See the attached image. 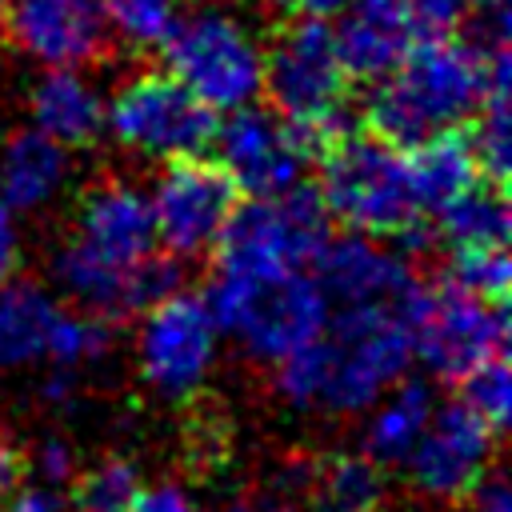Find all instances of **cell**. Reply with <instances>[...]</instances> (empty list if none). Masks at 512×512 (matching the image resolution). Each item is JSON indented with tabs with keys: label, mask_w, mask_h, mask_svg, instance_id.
<instances>
[{
	"label": "cell",
	"mask_w": 512,
	"mask_h": 512,
	"mask_svg": "<svg viewBox=\"0 0 512 512\" xmlns=\"http://www.w3.org/2000/svg\"><path fill=\"white\" fill-rule=\"evenodd\" d=\"M56 288L104 320L140 316L156 300L184 288L180 260L160 252L148 192L108 176L84 188L72 232L52 256Z\"/></svg>",
	"instance_id": "obj_1"
},
{
	"label": "cell",
	"mask_w": 512,
	"mask_h": 512,
	"mask_svg": "<svg viewBox=\"0 0 512 512\" xmlns=\"http://www.w3.org/2000/svg\"><path fill=\"white\" fill-rule=\"evenodd\" d=\"M412 364L408 308L344 304L328 312L320 336L284 356L276 392L296 412L360 416L368 412Z\"/></svg>",
	"instance_id": "obj_2"
},
{
	"label": "cell",
	"mask_w": 512,
	"mask_h": 512,
	"mask_svg": "<svg viewBox=\"0 0 512 512\" xmlns=\"http://www.w3.org/2000/svg\"><path fill=\"white\" fill-rule=\"evenodd\" d=\"M484 52L452 40V36H424L416 40L396 68L372 80V96L364 104V120L372 136L408 148L432 132L460 128L484 100Z\"/></svg>",
	"instance_id": "obj_3"
},
{
	"label": "cell",
	"mask_w": 512,
	"mask_h": 512,
	"mask_svg": "<svg viewBox=\"0 0 512 512\" xmlns=\"http://www.w3.org/2000/svg\"><path fill=\"white\" fill-rule=\"evenodd\" d=\"M320 184L316 196L348 232L372 240H400L416 244L428 232V212L416 196L404 148L380 136L340 132L320 156Z\"/></svg>",
	"instance_id": "obj_4"
},
{
	"label": "cell",
	"mask_w": 512,
	"mask_h": 512,
	"mask_svg": "<svg viewBox=\"0 0 512 512\" xmlns=\"http://www.w3.org/2000/svg\"><path fill=\"white\" fill-rule=\"evenodd\" d=\"M264 92L272 108L308 136L316 156L348 132V72L324 16L300 12L272 36L264 48Z\"/></svg>",
	"instance_id": "obj_5"
},
{
	"label": "cell",
	"mask_w": 512,
	"mask_h": 512,
	"mask_svg": "<svg viewBox=\"0 0 512 512\" xmlns=\"http://www.w3.org/2000/svg\"><path fill=\"white\" fill-rule=\"evenodd\" d=\"M200 296L220 336H232L260 364H280L284 356L304 348L312 336H320L332 312L312 268L268 280H232L212 272Z\"/></svg>",
	"instance_id": "obj_6"
},
{
	"label": "cell",
	"mask_w": 512,
	"mask_h": 512,
	"mask_svg": "<svg viewBox=\"0 0 512 512\" xmlns=\"http://www.w3.org/2000/svg\"><path fill=\"white\" fill-rule=\"evenodd\" d=\"M160 52L168 72L212 112L244 108L264 92V44L232 8L196 4L180 12Z\"/></svg>",
	"instance_id": "obj_7"
},
{
	"label": "cell",
	"mask_w": 512,
	"mask_h": 512,
	"mask_svg": "<svg viewBox=\"0 0 512 512\" xmlns=\"http://www.w3.org/2000/svg\"><path fill=\"white\" fill-rule=\"evenodd\" d=\"M328 224L332 220L316 188L296 184L280 196H252L248 204H236L232 220L212 244L216 276L268 280V276L312 268L316 252L332 236Z\"/></svg>",
	"instance_id": "obj_8"
},
{
	"label": "cell",
	"mask_w": 512,
	"mask_h": 512,
	"mask_svg": "<svg viewBox=\"0 0 512 512\" xmlns=\"http://www.w3.org/2000/svg\"><path fill=\"white\" fill-rule=\"evenodd\" d=\"M104 132L140 160H176L212 148L216 112L192 96L168 68H144L104 100Z\"/></svg>",
	"instance_id": "obj_9"
},
{
	"label": "cell",
	"mask_w": 512,
	"mask_h": 512,
	"mask_svg": "<svg viewBox=\"0 0 512 512\" xmlns=\"http://www.w3.org/2000/svg\"><path fill=\"white\" fill-rule=\"evenodd\" d=\"M412 324V356L440 380H456L488 356H500L508 344L504 304L480 300L452 284L448 276L436 284H420L408 304Z\"/></svg>",
	"instance_id": "obj_10"
},
{
	"label": "cell",
	"mask_w": 512,
	"mask_h": 512,
	"mask_svg": "<svg viewBox=\"0 0 512 512\" xmlns=\"http://www.w3.org/2000/svg\"><path fill=\"white\" fill-rule=\"evenodd\" d=\"M220 352V328L204 296L176 288L140 312L136 332V368L160 400H192Z\"/></svg>",
	"instance_id": "obj_11"
},
{
	"label": "cell",
	"mask_w": 512,
	"mask_h": 512,
	"mask_svg": "<svg viewBox=\"0 0 512 512\" xmlns=\"http://www.w3.org/2000/svg\"><path fill=\"white\" fill-rule=\"evenodd\" d=\"M148 204H152L156 244L168 256L188 260L212 252V244L220 240L224 224L240 204V188L216 160L196 152V156L164 160V168L148 188Z\"/></svg>",
	"instance_id": "obj_12"
},
{
	"label": "cell",
	"mask_w": 512,
	"mask_h": 512,
	"mask_svg": "<svg viewBox=\"0 0 512 512\" xmlns=\"http://www.w3.org/2000/svg\"><path fill=\"white\" fill-rule=\"evenodd\" d=\"M212 144L216 164L248 196H280L304 184V172L316 160L308 136L276 108H260L256 100L224 112V120H216Z\"/></svg>",
	"instance_id": "obj_13"
},
{
	"label": "cell",
	"mask_w": 512,
	"mask_h": 512,
	"mask_svg": "<svg viewBox=\"0 0 512 512\" xmlns=\"http://www.w3.org/2000/svg\"><path fill=\"white\" fill-rule=\"evenodd\" d=\"M496 456V428L476 416L464 400L452 404H436L428 428L420 432V440L412 444V452L404 456V472L408 484L436 504H452L464 500L492 468Z\"/></svg>",
	"instance_id": "obj_14"
},
{
	"label": "cell",
	"mask_w": 512,
	"mask_h": 512,
	"mask_svg": "<svg viewBox=\"0 0 512 512\" xmlns=\"http://www.w3.org/2000/svg\"><path fill=\"white\" fill-rule=\"evenodd\" d=\"M0 28L40 68H92L112 48L104 0H4Z\"/></svg>",
	"instance_id": "obj_15"
},
{
	"label": "cell",
	"mask_w": 512,
	"mask_h": 512,
	"mask_svg": "<svg viewBox=\"0 0 512 512\" xmlns=\"http://www.w3.org/2000/svg\"><path fill=\"white\" fill-rule=\"evenodd\" d=\"M312 276L324 288L332 308H344V304L408 308L420 288L412 264L396 248H388L384 240L360 236V232L328 236L312 260Z\"/></svg>",
	"instance_id": "obj_16"
},
{
	"label": "cell",
	"mask_w": 512,
	"mask_h": 512,
	"mask_svg": "<svg viewBox=\"0 0 512 512\" xmlns=\"http://www.w3.org/2000/svg\"><path fill=\"white\" fill-rule=\"evenodd\" d=\"M332 40L348 80H380L420 40L404 0H348L336 12Z\"/></svg>",
	"instance_id": "obj_17"
},
{
	"label": "cell",
	"mask_w": 512,
	"mask_h": 512,
	"mask_svg": "<svg viewBox=\"0 0 512 512\" xmlns=\"http://www.w3.org/2000/svg\"><path fill=\"white\" fill-rule=\"evenodd\" d=\"M28 120L68 152L88 148L104 136V92L84 68H44L28 88Z\"/></svg>",
	"instance_id": "obj_18"
},
{
	"label": "cell",
	"mask_w": 512,
	"mask_h": 512,
	"mask_svg": "<svg viewBox=\"0 0 512 512\" xmlns=\"http://www.w3.org/2000/svg\"><path fill=\"white\" fill-rule=\"evenodd\" d=\"M72 176V156L52 136L28 128H16L0 144V200L12 212H40L48 208Z\"/></svg>",
	"instance_id": "obj_19"
},
{
	"label": "cell",
	"mask_w": 512,
	"mask_h": 512,
	"mask_svg": "<svg viewBox=\"0 0 512 512\" xmlns=\"http://www.w3.org/2000/svg\"><path fill=\"white\" fill-rule=\"evenodd\" d=\"M64 304L36 280L0 284V368H28L48 356L52 328Z\"/></svg>",
	"instance_id": "obj_20"
},
{
	"label": "cell",
	"mask_w": 512,
	"mask_h": 512,
	"mask_svg": "<svg viewBox=\"0 0 512 512\" xmlns=\"http://www.w3.org/2000/svg\"><path fill=\"white\" fill-rule=\"evenodd\" d=\"M436 392L432 384L424 380H396L376 404H372V416L364 424V452L380 464V468H392V464H404V456L412 452V444L420 440V432L428 428L432 412H436Z\"/></svg>",
	"instance_id": "obj_21"
},
{
	"label": "cell",
	"mask_w": 512,
	"mask_h": 512,
	"mask_svg": "<svg viewBox=\"0 0 512 512\" xmlns=\"http://www.w3.org/2000/svg\"><path fill=\"white\" fill-rule=\"evenodd\" d=\"M404 160H408L416 196L428 216H436L452 196H460L468 184H476L484 176L476 164L472 140L460 128H444V132H432V136L408 144Z\"/></svg>",
	"instance_id": "obj_22"
},
{
	"label": "cell",
	"mask_w": 512,
	"mask_h": 512,
	"mask_svg": "<svg viewBox=\"0 0 512 512\" xmlns=\"http://www.w3.org/2000/svg\"><path fill=\"white\" fill-rule=\"evenodd\" d=\"M436 236L444 240L448 252L460 248H508V232H512V216H508V200H504V184L492 180H476L468 184L460 196H452L440 212H436Z\"/></svg>",
	"instance_id": "obj_23"
},
{
	"label": "cell",
	"mask_w": 512,
	"mask_h": 512,
	"mask_svg": "<svg viewBox=\"0 0 512 512\" xmlns=\"http://www.w3.org/2000/svg\"><path fill=\"white\" fill-rule=\"evenodd\" d=\"M320 512H372L384 504V468L368 452H332L304 476Z\"/></svg>",
	"instance_id": "obj_24"
},
{
	"label": "cell",
	"mask_w": 512,
	"mask_h": 512,
	"mask_svg": "<svg viewBox=\"0 0 512 512\" xmlns=\"http://www.w3.org/2000/svg\"><path fill=\"white\" fill-rule=\"evenodd\" d=\"M68 512H128L140 492V468L124 456H104L100 464L76 472Z\"/></svg>",
	"instance_id": "obj_25"
},
{
	"label": "cell",
	"mask_w": 512,
	"mask_h": 512,
	"mask_svg": "<svg viewBox=\"0 0 512 512\" xmlns=\"http://www.w3.org/2000/svg\"><path fill=\"white\" fill-rule=\"evenodd\" d=\"M112 352V320L96 316V312H60L56 328H52V340H48V364L56 368H92L100 364L104 356Z\"/></svg>",
	"instance_id": "obj_26"
},
{
	"label": "cell",
	"mask_w": 512,
	"mask_h": 512,
	"mask_svg": "<svg viewBox=\"0 0 512 512\" xmlns=\"http://www.w3.org/2000/svg\"><path fill=\"white\" fill-rule=\"evenodd\" d=\"M104 16H108L112 40L136 52H160V44L168 40L180 16V4L176 0H104Z\"/></svg>",
	"instance_id": "obj_27"
},
{
	"label": "cell",
	"mask_w": 512,
	"mask_h": 512,
	"mask_svg": "<svg viewBox=\"0 0 512 512\" xmlns=\"http://www.w3.org/2000/svg\"><path fill=\"white\" fill-rule=\"evenodd\" d=\"M452 284H460L464 292L504 304L508 300V284H512V268H508V248H460L448 252V272Z\"/></svg>",
	"instance_id": "obj_28"
},
{
	"label": "cell",
	"mask_w": 512,
	"mask_h": 512,
	"mask_svg": "<svg viewBox=\"0 0 512 512\" xmlns=\"http://www.w3.org/2000/svg\"><path fill=\"white\" fill-rule=\"evenodd\" d=\"M456 384H460V400L500 432L504 420H508V408H512V376H508L504 352L480 360L476 368L456 376Z\"/></svg>",
	"instance_id": "obj_29"
},
{
	"label": "cell",
	"mask_w": 512,
	"mask_h": 512,
	"mask_svg": "<svg viewBox=\"0 0 512 512\" xmlns=\"http://www.w3.org/2000/svg\"><path fill=\"white\" fill-rule=\"evenodd\" d=\"M460 28H472L468 44L480 52H500L508 48V32H512V0H476L468 20Z\"/></svg>",
	"instance_id": "obj_30"
},
{
	"label": "cell",
	"mask_w": 512,
	"mask_h": 512,
	"mask_svg": "<svg viewBox=\"0 0 512 512\" xmlns=\"http://www.w3.org/2000/svg\"><path fill=\"white\" fill-rule=\"evenodd\" d=\"M472 4L476 0H404L420 36H452L468 20Z\"/></svg>",
	"instance_id": "obj_31"
},
{
	"label": "cell",
	"mask_w": 512,
	"mask_h": 512,
	"mask_svg": "<svg viewBox=\"0 0 512 512\" xmlns=\"http://www.w3.org/2000/svg\"><path fill=\"white\" fill-rule=\"evenodd\" d=\"M24 468H28L36 480H44V484L64 488V484L76 476V452H72V444H68L64 436H44V440L32 448V456H28Z\"/></svg>",
	"instance_id": "obj_32"
},
{
	"label": "cell",
	"mask_w": 512,
	"mask_h": 512,
	"mask_svg": "<svg viewBox=\"0 0 512 512\" xmlns=\"http://www.w3.org/2000/svg\"><path fill=\"white\" fill-rule=\"evenodd\" d=\"M8 512H68V500L60 496L56 484H44V480H20L8 496Z\"/></svg>",
	"instance_id": "obj_33"
},
{
	"label": "cell",
	"mask_w": 512,
	"mask_h": 512,
	"mask_svg": "<svg viewBox=\"0 0 512 512\" xmlns=\"http://www.w3.org/2000/svg\"><path fill=\"white\" fill-rule=\"evenodd\" d=\"M128 512H200V508H196V500H192V496H188L180 484L164 480V484L140 488Z\"/></svg>",
	"instance_id": "obj_34"
},
{
	"label": "cell",
	"mask_w": 512,
	"mask_h": 512,
	"mask_svg": "<svg viewBox=\"0 0 512 512\" xmlns=\"http://www.w3.org/2000/svg\"><path fill=\"white\" fill-rule=\"evenodd\" d=\"M20 264V228H16V212L0 200V284L16 276Z\"/></svg>",
	"instance_id": "obj_35"
},
{
	"label": "cell",
	"mask_w": 512,
	"mask_h": 512,
	"mask_svg": "<svg viewBox=\"0 0 512 512\" xmlns=\"http://www.w3.org/2000/svg\"><path fill=\"white\" fill-rule=\"evenodd\" d=\"M464 500H468V512H512V496L500 476H484Z\"/></svg>",
	"instance_id": "obj_36"
},
{
	"label": "cell",
	"mask_w": 512,
	"mask_h": 512,
	"mask_svg": "<svg viewBox=\"0 0 512 512\" xmlns=\"http://www.w3.org/2000/svg\"><path fill=\"white\" fill-rule=\"evenodd\" d=\"M220 512H296V508H288L284 500H236V504H224Z\"/></svg>",
	"instance_id": "obj_37"
},
{
	"label": "cell",
	"mask_w": 512,
	"mask_h": 512,
	"mask_svg": "<svg viewBox=\"0 0 512 512\" xmlns=\"http://www.w3.org/2000/svg\"><path fill=\"white\" fill-rule=\"evenodd\" d=\"M288 4L300 8V12H308V16H324V20H328V16H336L348 0H288Z\"/></svg>",
	"instance_id": "obj_38"
},
{
	"label": "cell",
	"mask_w": 512,
	"mask_h": 512,
	"mask_svg": "<svg viewBox=\"0 0 512 512\" xmlns=\"http://www.w3.org/2000/svg\"><path fill=\"white\" fill-rule=\"evenodd\" d=\"M0 16H4V0H0Z\"/></svg>",
	"instance_id": "obj_39"
},
{
	"label": "cell",
	"mask_w": 512,
	"mask_h": 512,
	"mask_svg": "<svg viewBox=\"0 0 512 512\" xmlns=\"http://www.w3.org/2000/svg\"><path fill=\"white\" fill-rule=\"evenodd\" d=\"M372 512H384V508H372Z\"/></svg>",
	"instance_id": "obj_40"
}]
</instances>
